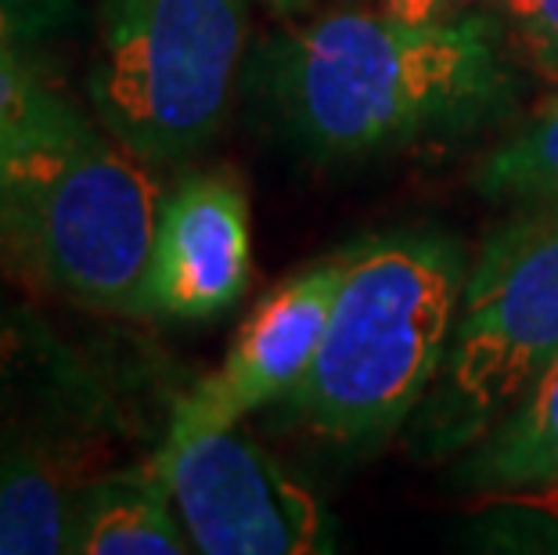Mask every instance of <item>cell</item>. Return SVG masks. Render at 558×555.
<instances>
[{"instance_id": "obj_2", "label": "cell", "mask_w": 558, "mask_h": 555, "mask_svg": "<svg viewBox=\"0 0 558 555\" xmlns=\"http://www.w3.org/2000/svg\"><path fill=\"white\" fill-rule=\"evenodd\" d=\"M465 278L461 245L444 231L361 239L311 369L275 400L281 426L350 458L383 451L436 383Z\"/></svg>"}, {"instance_id": "obj_1", "label": "cell", "mask_w": 558, "mask_h": 555, "mask_svg": "<svg viewBox=\"0 0 558 555\" xmlns=\"http://www.w3.org/2000/svg\"><path fill=\"white\" fill-rule=\"evenodd\" d=\"M253 84L281 134L328 162L476 130L501 112L512 76L483 15L400 19L375 4L270 37Z\"/></svg>"}, {"instance_id": "obj_19", "label": "cell", "mask_w": 558, "mask_h": 555, "mask_svg": "<svg viewBox=\"0 0 558 555\" xmlns=\"http://www.w3.org/2000/svg\"><path fill=\"white\" fill-rule=\"evenodd\" d=\"M480 4H490V0H444V11H447V15H458V11L480 8Z\"/></svg>"}, {"instance_id": "obj_17", "label": "cell", "mask_w": 558, "mask_h": 555, "mask_svg": "<svg viewBox=\"0 0 558 555\" xmlns=\"http://www.w3.org/2000/svg\"><path fill=\"white\" fill-rule=\"evenodd\" d=\"M375 4L393 11V15H400V19H439V15H447L444 0H375Z\"/></svg>"}, {"instance_id": "obj_14", "label": "cell", "mask_w": 558, "mask_h": 555, "mask_svg": "<svg viewBox=\"0 0 558 555\" xmlns=\"http://www.w3.org/2000/svg\"><path fill=\"white\" fill-rule=\"evenodd\" d=\"M476 184L494 203H558V94L483 159Z\"/></svg>"}, {"instance_id": "obj_12", "label": "cell", "mask_w": 558, "mask_h": 555, "mask_svg": "<svg viewBox=\"0 0 558 555\" xmlns=\"http://www.w3.org/2000/svg\"><path fill=\"white\" fill-rule=\"evenodd\" d=\"M76 447H0V555H62L73 534Z\"/></svg>"}, {"instance_id": "obj_3", "label": "cell", "mask_w": 558, "mask_h": 555, "mask_svg": "<svg viewBox=\"0 0 558 555\" xmlns=\"http://www.w3.org/2000/svg\"><path fill=\"white\" fill-rule=\"evenodd\" d=\"M159 188L80 109L0 145V275L87 311L148 317Z\"/></svg>"}, {"instance_id": "obj_10", "label": "cell", "mask_w": 558, "mask_h": 555, "mask_svg": "<svg viewBox=\"0 0 558 555\" xmlns=\"http://www.w3.org/2000/svg\"><path fill=\"white\" fill-rule=\"evenodd\" d=\"M195 552L162 472L148 462L90 476L80 487L69 555H184Z\"/></svg>"}, {"instance_id": "obj_18", "label": "cell", "mask_w": 558, "mask_h": 555, "mask_svg": "<svg viewBox=\"0 0 558 555\" xmlns=\"http://www.w3.org/2000/svg\"><path fill=\"white\" fill-rule=\"evenodd\" d=\"M256 4L275 19H295V15H303L306 8H314L317 0H256Z\"/></svg>"}, {"instance_id": "obj_15", "label": "cell", "mask_w": 558, "mask_h": 555, "mask_svg": "<svg viewBox=\"0 0 558 555\" xmlns=\"http://www.w3.org/2000/svg\"><path fill=\"white\" fill-rule=\"evenodd\" d=\"M501 502V523L497 538L519 541V548H558V480L548 487L505 494Z\"/></svg>"}, {"instance_id": "obj_13", "label": "cell", "mask_w": 558, "mask_h": 555, "mask_svg": "<svg viewBox=\"0 0 558 555\" xmlns=\"http://www.w3.org/2000/svg\"><path fill=\"white\" fill-rule=\"evenodd\" d=\"M51 0H0V145L76 112L47 65Z\"/></svg>"}, {"instance_id": "obj_16", "label": "cell", "mask_w": 558, "mask_h": 555, "mask_svg": "<svg viewBox=\"0 0 558 555\" xmlns=\"http://www.w3.org/2000/svg\"><path fill=\"white\" fill-rule=\"evenodd\" d=\"M501 4L541 73L558 80V0H501Z\"/></svg>"}, {"instance_id": "obj_8", "label": "cell", "mask_w": 558, "mask_h": 555, "mask_svg": "<svg viewBox=\"0 0 558 555\" xmlns=\"http://www.w3.org/2000/svg\"><path fill=\"white\" fill-rule=\"evenodd\" d=\"M253 275L248 195L234 173L181 177L159 203L148 264V317L209 322L231 311Z\"/></svg>"}, {"instance_id": "obj_7", "label": "cell", "mask_w": 558, "mask_h": 555, "mask_svg": "<svg viewBox=\"0 0 558 555\" xmlns=\"http://www.w3.org/2000/svg\"><path fill=\"white\" fill-rule=\"evenodd\" d=\"M350 256L353 245L317 260L256 303L223 361L173 405L170 426L151 458H170L198 436L239 426L303 379L328 328Z\"/></svg>"}, {"instance_id": "obj_9", "label": "cell", "mask_w": 558, "mask_h": 555, "mask_svg": "<svg viewBox=\"0 0 558 555\" xmlns=\"http://www.w3.org/2000/svg\"><path fill=\"white\" fill-rule=\"evenodd\" d=\"M101 394L29 303L0 289V447H80Z\"/></svg>"}, {"instance_id": "obj_5", "label": "cell", "mask_w": 558, "mask_h": 555, "mask_svg": "<svg viewBox=\"0 0 558 555\" xmlns=\"http://www.w3.org/2000/svg\"><path fill=\"white\" fill-rule=\"evenodd\" d=\"M245 37L248 0H101L90 109L145 167L192 162L228 123Z\"/></svg>"}, {"instance_id": "obj_11", "label": "cell", "mask_w": 558, "mask_h": 555, "mask_svg": "<svg viewBox=\"0 0 558 555\" xmlns=\"http://www.w3.org/2000/svg\"><path fill=\"white\" fill-rule=\"evenodd\" d=\"M558 480V361L530 394L461 451L450 483L480 498H505Z\"/></svg>"}, {"instance_id": "obj_4", "label": "cell", "mask_w": 558, "mask_h": 555, "mask_svg": "<svg viewBox=\"0 0 558 555\" xmlns=\"http://www.w3.org/2000/svg\"><path fill=\"white\" fill-rule=\"evenodd\" d=\"M558 361V203L522 206L480 245L436 383L408 422L425 462L461 455Z\"/></svg>"}, {"instance_id": "obj_6", "label": "cell", "mask_w": 558, "mask_h": 555, "mask_svg": "<svg viewBox=\"0 0 558 555\" xmlns=\"http://www.w3.org/2000/svg\"><path fill=\"white\" fill-rule=\"evenodd\" d=\"M173 494L187 541L202 555L331 552L328 516L311 487L239 426L206 433L170 458H151Z\"/></svg>"}]
</instances>
